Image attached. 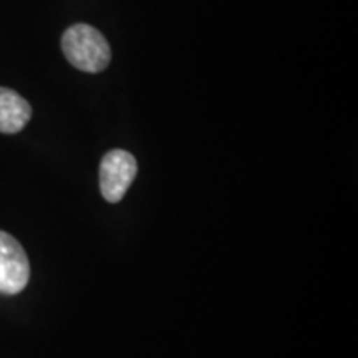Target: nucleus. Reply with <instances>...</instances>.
<instances>
[{"label":"nucleus","instance_id":"obj_1","mask_svg":"<svg viewBox=\"0 0 358 358\" xmlns=\"http://www.w3.org/2000/svg\"><path fill=\"white\" fill-rule=\"evenodd\" d=\"M62 50L69 64L85 73H100L111 62L105 35L88 24L69 27L62 37Z\"/></svg>","mask_w":358,"mask_h":358},{"label":"nucleus","instance_id":"obj_2","mask_svg":"<svg viewBox=\"0 0 358 358\" xmlns=\"http://www.w3.org/2000/svg\"><path fill=\"white\" fill-rule=\"evenodd\" d=\"M138 173L136 159L124 150H111L100 164V189L108 203H120Z\"/></svg>","mask_w":358,"mask_h":358},{"label":"nucleus","instance_id":"obj_3","mask_svg":"<svg viewBox=\"0 0 358 358\" xmlns=\"http://www.w3.org/2000/svg\"><path fill=\"white\" fill-rule=\"evenodd\" d=\"M30 264L19 241L0 231V294L15 295L27 287Z\"/></svg>","mask_w":358,"mask_h":358},{"label":"nucleus","instance_id":"obj_4","mask_svg":"<svg viewBox=\"0 0 358 358\" xmlns=\"http://www.w3.org/2000/svg\"><path fill=\"white\" fill-rule=\"evenodd\" d=\"M32 118V106L10 88L0 87V133L15 134Z\"/></svg>","mask_w":358,"mask_h":358}]
</instances>
